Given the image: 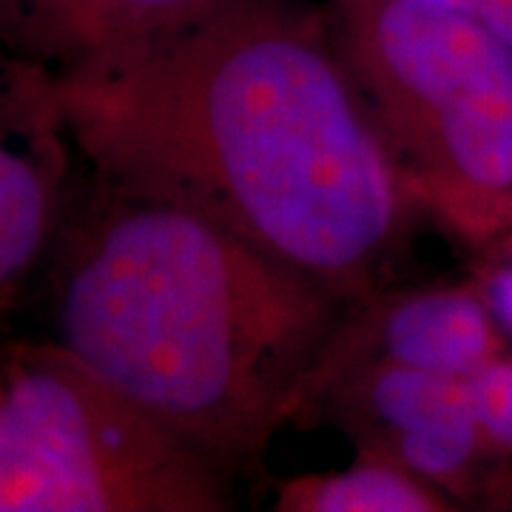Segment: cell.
<instances>
[{"mask_svg": "<svg viewBox=\"0 0 512 512\" xmlns=\"http://www.w3.org/2000/svg\"><path fill=\"white\" fill-rule=\"evenodd\" d=\"M345 311L220 222L106 185L63 262L57 345L239 478L262 470Z\"/></svg>", "mask_w": 512, "mask_h": 512, "instance_id": "cell-2", "label": "cell"}, {"mask_svg": "<svg viewBox=\"0 0 512 512\" xmlns=\"http://www.w3.org/2000/svg\"><path fill=\"white\" fill-rule=\"evenodd\" d=\"M504 350H510V339L478 282H393L342 313L296 396L293 421L305 419L330 384L365 367H419L470 376Z\"/></svg>", "mask_w": 512, "mask_h": 512, "instance_id": "cell-6", "label": "cell"}, {"mask_svg": "<svg viewBox=\"0 0 512 512\" xmlns=\"http://www.w3.org/2000/svg\"><path fill=\"white\" fill-rule=\"evenodd\" d=\"M72 49V63L120 55L174 32L214 0H37ZM66 66V69H69Z\"/></svg>", "mask_w": 512, "mask_h": 512, "instance_id": "cell-8", "label": "cell"}, {"mask_svg": "<svg viewBox=\"0 0 512 512\" xmlns=\"http://www.w3.org/2000/svg\"><path fill=\"white\" fill-rule=\"evenodd\" d=\"M470 393L490 453L512 470V350L470 373Z\"/></svg>", "mask_w": 512, "mask_h": 512, "instance_id": "cell-10", "label": "cell"}, {"mask_svg": "<svg viewBox=\"0 0 512 512\" xmlns=\"http://www.w3.org/2000/svg\"><path fill=\"white\" fill-rule=\"evenodd\" d=\"M49 106L100 180L220 222L345 305L393 285L421 220L333 29L214 0L69 66Z\"/></svg>", "mask_w": 512, "mask_h": 512, "instance_id": "cell-1", "label": "cell"}, {"mask_svg": "<svg viewBox=\"0 0 512 512\" xmlns=\"http://www.w3.org/2000/svg\"><path fill=\"white\" fill-rule=\"evenodd\" d=\"M231 481L57 342L0 373V512H228Z\"/></svg>", "mask_w": 512, "mask_h": 512, "instance_id": "cell-4", "label": "cell"}, {"mask_svg": "<svg viewBox=\"0 0 512 512\" xmlns=\"http://www.w3.org/2000/svg\"><path fill=\"white\" fill-rule=\"evenodd\" d=\"M305 416L333 424L356 456L382 458L433 484L458 510H512V470L484 441L470 376L365 367L330 384Z\"/></svg>", "mask_w": 512, "mask_h": 512, "instance_id": "cell-5", "label": "cell"}, {"mask_svg": "<svg viewBox=\"0 0 512 512\" xmlns=\"http://www.w3.org/2000/svg\"><path fill=\"white\" fill-rule=\"evenodd\" d=\"M336 43L421 217L490 251L512 231V46L427 0H339Z\"/></svg>", "mask_w": 512, "mask_h": 512, "instance_id": "cell-3", "label": "cell"}, {"mask_svg": "<svg viewBox=\"0 0 512 512\" xmlns=\"http://www.w3.org/2000/svg\"><path fill=\"white\" fill-rule=\"evenodd\" d=\"M490 251H493V262L484 268L478 285L487 296L498 325L512 342V231Z\"/></svg>", "mask_w": 512, "mask_h": 512, "instance_id": "cell-11", "label": "cell"}, {"mask_svg": "<svg viewBox=\"0 0 512 512\" xmlns=\"http://www.w3.org/2000/svg\"><path fill=\"white\" fill-rule=\"evenodd\" d=\"M52 217L43 168L0 140V296L32 268Z\"/></svg>", "mask_w": 512, "mask_h": 512, "instance_id": "cell-9", "label": "cell"}, {"mask_svg": "<svg viewBox=\"0 0 512 512\" xmlns=\"http://www.w3.org/2000/svg\"><path fill=\"white\" fill-rule=\"evenodd\" d=\"M279 512H456V501L433 484L382 458L356 456L342 470L285 478L276 487Z\"/></svg>", "mask_w": 512, "mask_h": 512, "instance_id": "cell-7", "label": "cell"}, {"mask_svg": "<svg viewBox=\"0 0 512 512\" xmlns=\"http://www.w3.org/2000/svg\"><path fill=\"white\" fill-rule=\"evenodd\" d=\"M427 3H436L464 18L476 20L512 46V0H427Z\"/></svg>", "mask_w": 512, "mask_h": 512, "instance_id": "cell-12", "label": "cell"}]
</instances>
